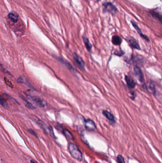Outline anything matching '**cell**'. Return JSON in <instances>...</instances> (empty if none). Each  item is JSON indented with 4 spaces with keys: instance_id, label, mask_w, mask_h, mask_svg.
Here are the masks:
<instances>
[{
    "instance_id": "obj_1",
    "label": "cell",
    "mask_w": 162,
    "mask_h": 163,
    "mask_svg": "<svg viewBox=\"0 0 162 163\" xmlns=\"http://www.w3.org/2000/svg\"><path fill=\"white\" fill-rule=\"evenodd\" d=\"M68 148L70 154L73 158L79 161H82L83 158L82 154L75 144L73 143H69Z\"/></svg>"
},
{
    "instance_id": "obj_2",
    "label": "cell",
    "mask_w": 162,
    "mask_h": 163,
    "mask_svg": "<svg viewBox=\"0 0 162 163\" xmlns=\"http://www.w3.org/2000/svg\"><path fill=\"white\" fill-rule=\"evenodd\" d=\"M103 11L105 12H108L113 15H115L117 14V8L113 5L112 3H106L103 4Z\"/></svg>"
},
{
    "instance_id": "obj_3",
    "label": "cell",
    "mask_w": 162,
    "mask_h": 163,
    "mask_svg": "<svg viewBox=\"0 0 162 163\" xmlns=\"http://www.w3.org/2000/svg\"><path fill=\"white\" fill-rule=\"evenodd\" d=\"M27 97L28 99L33 101V103H35L36 105H38L40 107H44L46 105L45 101L43 99L40 98L39 97L32 96V95H27Z\"/></svg>"
},
{
    "instance_id": "obj_4",
    "label": "cell",
    "mask_w": 162,
    "mask_h": 163,
    "mask_svg": "<svg viewBox=\"0 0 162 163\" xmlns=\"http://www.w3.org/2000/svg\"><path fill=\"white\" fill-rule=\"evenodd\" d=\"M134 74L136 78H137L139 81L141 83L144 82V78L143 74L142 73L141 69L138 66L134 67Z\"/></svg>"
},
{
    "instance_id": "obj_5",
    "label": "cell",
    "mask_w": 162,
    "mask_h": 163,
    "mask_svg": "<svg viewBox=\"0 0 162 163\" xmlns=\"http://www.w3.org/2000/svg\"><path fill=\"white\" fill-rule=\"evenodd\" d=\"M85 127L89 131H94L97 128L95 123L91 119H87L85 121Z\"/></svg>"
},
{
    "instance_id": "obj_6",
    "label": "cell",
    "mask_w": 162,
    "mask_h": 163,
    "mask_svg": "<svg viewBox=\"0 0 162 163\" xmlns=\"http://www.w3.org/2000/svg\"><path fill=\"white\" fill-rule=\"evenodd\" d=\"M37 120V123L42 128L45 132H46L47 134H49L51 136H52L53 134V131H52V127H47V126L45 124V123H43L42 121L39 120V119Z\"/></svg>"
},
{
    "instance_id": "obj_7",
    "label": "cell",
    "mask_w": 162,
    "mask_h": 163,
    "mask_svg": "<svg viewBox=\"0 0 162 163\" xmlns=\"http://www.w3.org/2000/svg\"><path fill=\"white\" fill-rule=\"evenodd\" d=\"M73 56H74V60L77 63L78 65L79 66V67L81 69H84L85 63L82 58L81 56H79V55H78L77 54H76V53L74 54Z\"/></svg>"
},
{
    "instance_id": "obj_8",
    "label": "cell",
    "mask_w": 162,
    "mask_h": 163,
    "mask_svg": "<svg viewBox=\"0 0 162 163\" xmlns=\"http://www.w3.org/2000/svg\"><path fill=\"white\" fill-rule=\"evenodd\" d=\"M127 41H128L129 44L131 47L134 49L140 50L139 45L137 41L133 37H128L127 38Z\"/></svg>"
},
{
    "instance_id": "obj_9",
    "label": "cell",
    "mask_w": 162,
    "mask_h": 163,
    "mask_svg": "<svg viewBox=\"0 0 162 163\" xmlns=\"http://www.w3.org/2000/svg\"><path fill=\"white\" fill-rule=\"evenodd\" d=\"M131 24H132L134 28V29H136L138 34L140 35V36L144 39L145 40L147 41H149V39L148 38V37L146 35H144V34L142 33V31H141V29H140V28L139 27L137 24H136V22H134V21H131Z\"/></svg>"
},
{
    "instance_id": "obj_10",
    "label": "cell",
    "mask_w": 162,
    "mask_h": 163,
    "mask_svg": "<svg viewBox=\"0 0 162 163\" xmlns=\"http://www.w3.org/2000/svg\"><path fill=\"white\" fill-rule=\"evenodd\" d=\"M125 80L127 83V87L130 89H133L135 87L136 85V83L132 78L128 76L127 75H126L125 77Z\"/></svg>"
},
{
    "instance_id": "obj_11",
    "label": "cell",
    "mask_w": 162,
    "mask_h": 163,
    "mask_svg": "<svg viewBox=\"0 0 162 163\" xmlns=\"http://www.w3.org/2000/svg\"><path fill=\"white\" fill-rule=\"evenodd\" d=\"M8 17L13 23H16L18 21L19 15L14 11H11L8 14Z\"/></svg>"
},
{
    "instance_id": "obj_12",
    "label": "cell",
    "mask_w": 162,
    "mask_h": 163,
    "mask_svg": "<svg viewBox=\"0 0 162 163\" xmlns=\"http://www.w3.org/2000/svg\"><path fill=\"white\" fill-rule=\"evenodd\" d=\"M102 114L105 117H106L107 119H108L110 122H111L113 124H115L116 123V120L115 119L114 117L110 112H108L107 110H104L102 112Z\"/></svg>"
},
{
    "instance_id": "obj_13",
    "label": "cell",
    "mask_w": 162,
    "mask_h": 163,
    "mask_svg": "<svg viewBox=\"0 0 162 163\" xmlns=\"http://www.w3.org/2000/svg\"><path fill=\"white\" fill-rule=\"evenodd\" d=\"M56 58L57 59H58V60L61 63H62L63 64L65 65L66 66L68 67V68H69L70 70L73 71H75V69H74L73 67L72 66V65H71V64H70L69 62H68L66 60H64L63 58L58 57H57Z\"/></svg>"
},
{
    "instance_id": "obj_14",
    "label": "cell",
    "mask_w": 162,
    "mask_h": 163,
    "mask_svg": "<svg viewBox=\"0 0 162 163\" xmlns=\"http://www.w3.org/2000/svg\"><path fill=\"white\" fill-rule=\"evenodd\" d=\"M146 87L148 92L154 94H156L155 86L153 83L148 82L147 84H146Z\"/></svg>"
},
{
    "instance_id": "obj_15",
    "label": "cell",
    "mask_w": 162,
    "mask_h": 163,
    "mask_svg": "<svg viewBox=\"0 0 162 163\" xmlns=\"http://www.w3.org/2000/svg\"><path fill=\"white\" fill-rule=\"evenodd\" d=\"M112 43L114 45H120L122 43V39L118 35L113 36L112 39Z\"/></svg>"
},
{
    "instance_id": "obj_16",
    "label": "cell",
    "mask_w": 162,
    "mask_h": 163,
    "mask_svg": "<svg viewBox=\"0 0 162 163\" xmlns=\"http://www.w3.org/2000/svg\"><path fill=\"white\" fill-rule=\"evenodd\" d=\"M83 41H84V43L85 44V45L86 47L87 48V50L89 51H91L92 49V45L88 38L86 37H83Z\"/></svg>"
},
{
    "instance_id": "obj_17",
    "label": "cell",
    "mask_w": 162,
    "mask_h": 163,
    "mask_svg": "<svg viewBox=\"0 0 162 163\" xmlns=\"http://www.w3.org/2000/svg\"><path fill=\"white\" fill-rule=\"evenodd\" d=\"M151 15L155 18L156 19H157L160 22H161V23L162 24V15H160L158 13H156L155 11H151Z\"/></svg>"
},
{
    "instance_id": "obj_18",
    "label": "cell",
    "mask_w": 162,
    "mask_h": 163,
    "mask_svg": "<svg viewBox=\"0 0 162 163\" xmlns=\"http://www.w3.org/2000/svg\"><path fill=\"white\" fill-rule=\"evenodd\" d=\"M63 133H64V135L67 138H68L69 139L72 140L73 139V135L72 134L71 132L69 131V130L66 129L63 131Z\"/></svg>"
},
{
    "instance_id": "obj_19",
    "label": "cell",
    "mask_w": 162,
    "mask_h": 163,
    "mask_svg": "<svg viewBox=\"0 0 162 163\" xmlns=\"http://www.w3.org/2000/svg\"><path fill=\"white\" fill-rule=\"evenodd\" d=\"M0 102H1V104L2 107L5 108H7L8 107V104L7 102H6V101H5L4 98H3V97H1V99H0Z\"/></svg>"
},
{
    "instance_id": "obj_20",
    "label": "cell",
    "mask_w": 162,
    "mask_h": 163,
    "mask_svg": "<svg viewBox=\"0 0 162 163\" xmlns=\"http://www.w3.org/2000/svg\"><path fill=\"white\" fill-rule=\"evenodd\" d=\"M117 159L118 161V163H125L124 158L122 157V155L119 154L117 157Z\"/></svg>"
},
{
    "instance_id": "obj_21",
    "label": "cell",
    "mask_w": 162,
    "mask_h": 163,
    "mask_svg": "<svg viewBox=\"0 0 162 163\" xmlns=\"http://www.w3.org/2000/svg\"><path fill=\"white\" fill-rule=\"evenodd\" d=\"M4 80H5L6 84L8 86L11 87H13V84H12V83H11V81H10L8 79H7L6 77H5V78H4Z\"/></svg>"
},
{
    "instance_id": "obj_22",
    "label": "cell",
    "mask_w": 162,
    "mask_h": 163,
    "mask_svg": "<svg viewBox=\"0 0 162 163\" xmlns=\"http://www.w3.org/2000/svg\"><path fill=\"white\" fill-rule=\"evenodd\" d=\"M124 54V53L123 51H120V52H118V51H116L115 53V54H116V55H118V56H122Z\"/></svg>"
},
{
    "instance_id": "obj_23",
    "label": "cell",
    "mask_w": 162,
    "mask_h": 163,
    "mask_svg": "<svg viewBox=\"0 0 162 163\" xmlns=\"http://www.w3.org/2000/svg\"><path fill=\"white\" fill-rule=\"evenodd\" d=\"M28 131H29L30 133L31 134H33V136H35V137H37V134H36L35 132H34V131L32 129H29V130H28Z\"/></svg>"
},
{
    "instance_id": "obj_24",
    "label": "cell",
    "mask_w": 162,
    "mask_h": 163,
    "mask_svg": "<svg viewBox=\"0 0 162 163\" xmlns=\"http://www.w3.org/2000/svg\"><path fill=\"white\" fill-rule=\"evenodd\" d=\"M30 163H38V162H36V161L34 160H30Z\"/></svg>"
}]
</instances>
